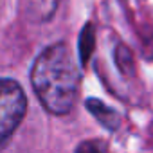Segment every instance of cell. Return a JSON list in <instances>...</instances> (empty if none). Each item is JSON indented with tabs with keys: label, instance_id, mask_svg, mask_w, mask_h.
<instances>
[{
	"label": "cell",
	"instance_id": "1",
	"mask_svg": "<svg viewBox=\"0 0 153 153\" xmlns=\"http://www.w3.org/2000/svg\"><path fill=\"white\" fill-rule=\"evenodd\" d=\"M31 83L51 114L65 115L72 110L79 92V68L65 43H54L36 58Z\"/></svg>",
	"mask_w": 153,
	"mask_h": 153
},
{
	"label": "cell",
	"instance_id": "2",
	"mask_svg": "<svg viewBox=\"0 0 153 153\" xmlns=\"http://www.w3.org/2000/svg\"><path fill=\"white\" fill-rule=\"evenodd\" d=\"M27 112V97L13 79H0V148H4Z\"/></svg>",
	"mask_w": 153,
	"mask_h": 153
},
{
	"label": "cell",
	"instance_id": "3",
	"mask_svg": "<svg viewBox=\"0 0 153 153\" xmlns=\"http://www.w3.org/2000/svg\"><path fill=\"white\" fill-rule=\"evenodd\" d=\"M59 0H25V11L33 22H47L58 9Z\"/></svg>",
	"mask_w": 153,
	"mask_h": 153
},
{
	"label": "cell",
	"instance_id": "4",
	"mask_svg": "<svg viewBox=\"0 0 153 153\" xmlns=\"http://www.w3.org/2000/svg\"><path fill=\"white\" fill-rule=\"evenodd\" d=\"M87 106H88V110L94 114V117H96L105 128H108L110 131H115V130L119 128V115H117L115 110L108 108L105 103H101V101H97V99H88Z\"/></svg>",
	"mask_w": 153,
	"mask_h": 153
},
{
	"label": "cell",
	"instance_id": "5",
	"mask_svg": "<svg viewBox=\"0 0 153 153\" xmlns=\"http://www.w3.org/2000/svg\"><path fill=\"white\" fill-rule=\"evenodd\" d=\"M76 153H110V151L103 140H87L79 144Z\"/></svg>",
	"mask_w": 153,
	"mask_h": 153
}]
</instances>
